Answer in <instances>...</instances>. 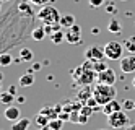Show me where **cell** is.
I'll use <instances>...</instances> for the list:
<instances>
[{
	"label": "cell",
	"mask_w": 135,
	"mask_h": 130,
	"mask_svg": "<svg viewBox=\"0 0 135 130\" xmlns=\"http://www.w3.org/2000/svg\"><path fill=\"white\" fill-rule=\"evenodd\" d=\"M115 94H117V89L114 88V85H103V83H98L94 86V91H93V96L96 98V101L99 103V106L103 107L104 104L111 103L112 99H115Z\"/></svg>",
	"instance_id": "6da1fadb"
},
{
	"label": "cell",
	"mask_w": 135,
	"mask_h": 130,
	"mask_svg": "<svg viewBox=\"0 0 135 130\" xmlns=\"http://www.w3.org/2000/svg\"><path fill=\"white\" fill-rule=\"evenodd\" d=\"M37 20L42 23V25H57L60 23V13L59 10L51 7V5H46V7H41V10L37 12Z\"/></svg>",
	"instance_id": "7a4b0ae2"
},
{
	"label": "cell",
	"mask_w": 135,
	"mask_h": 130,
	"mask_svg": "<svg viewBox=\"0 0 135 130\" xmlns=\"http://www.w3.org/2000/svg\"><path fill=\"white\" fill-rule=\"evenodd\" d=\"M104 54L109 60H120L124 57V46L117 41H109L104 46Z\"/></svg>",
	"instance_id": "3957f363"
},
{
	"label": "cell",
	"mask_w": 135,
	"mask_h": 130,
	"mask_svg": "<svg viewBox=\"0 0 135 130\" xmlns=\"http://www.w3.org/2000/svg\"><path fill=\"white\" fill-rule=\"evenodd\" d=\"M108 125L112 127V128H124L129 125V115L122 112V111H117V112H112L111 115H108Z\"/></svg>",
	"instance_id": "277c9868"
},
{
	"label": "cell",
	"mask_w": 135,
	"mask_h": 130,
	"mask_svg": "<svg viewBox=\"0 0 135 130\" xmlns=\"http://www.w3.org/2000/svg\"><path fill=\"white\" fill-rule=\"evenodd\" d=\"M103 57H106L104 47L101 49L99 46H91V47H88L85 51V59H86V60H90V62H93V64L103 60Z\"/></svg>",
	"instance_id": "5b68a950"
},
{
	"label": "cell",
	"mask_w": 135,
	"mask_h": 130,
	"mask_svg": "<svg viewBox=\"0 0 135 130\" xmlns=\"http://www.w3.org/2000/svg\"><path fill=\"white\" fill-rule=\"evenodd\" d=\"M65 41L69 42V44H80L81 42V29H80L78 25H73L72 28L67 29Z\"/></svg>",
	"instance_id": "8992f818"
},
{
	"label": "cell",
	"mask_w": 135,
	"mask_h": 130,
	"mask_svg": "<svg viewBox=\"0 0 135 130\" xmlns=\"http://www.w3.org/2000/svg\"><path fill=\"white\" fill-rule=\"evenodd\" d=\"M119 62H120V70L124 73H133L135 72V54L124 55Z\"/></svg>",
	"instance_id": "52a82bcc"
},
{
	"label": "cell",
	"mask_w": 135,
	"mask_h": 130,
	"mask_svg": "<svg viewBox=\"0 0 135 130\" xmlns=\"http://www.w3.org/2000/svg\"><path fill=\"white\" fill-rule=\"evenodd\" d=\"M115 80H117V75L112 68H106L104 72L98 73V83H103V85H114Z\"/></svg>",
	"instance_id": "ba28073f"
},
{
	"label": "cell",
	"mask_w": 135,
	"mask_h": 130,
	"mask_svg": "<svg viewBox=\"0 0 135 130\" xmlns=\"http://www.w3.org/2000/svg\"><path fill=\"white\" fill-rule=\"evenodd\" d=\"M3 117L7 119V121H10V122H16L18 119H21L20 117V109H18L16 106H8L5 109V112H3Z\"/></svg>",
	"instance_id": "9c48e42d"
},
{
	"label": "cell",
	"mask_w": 135,
	"mask_h": 130,
	"mask_svg": "<svg viewBox=\"0 0 135 130\" xmlns=\"http://www.w3.org/2000/svg\"><path fill=\"white\" fill-rule=\"evenodd\" d=\"M101 111H103V114H106V115H111L112 112H117V111H122V104H119L115 99H112L111 103H108V104H104L103 107H101Z\"/></svg>",
	"instance_id": "30bf717a"
},
{
	"label": "cell",
	"mask_w": 135,
	"mask_h": 130,
	"mask_svg": "<svg viewBox=\"0 0 135 130\" xmlns=\"http://www.w3.org/2000/svg\"><path fill=\"white\" fill-rule=\"evenodd\" d=\"M93 91H94V89H91L90 85H86V86H83L80 91H78V94H76V99H78L81 104H85L90 98H93Z\"/></svg>",
	"instance_id": "8fae6325"
},
{
	"label": "cell",
	"mask_w": 135,
	"mask_h": 130,
	"mask_svg": "<svg viewBox=\"0 0 135 130\" xmlns=\"http://www.w3.org/2000/svg\"><path fill=\"white\" fill-rule=\"evenodd\" d=\"M18 12H20L23 16H28V18L34 16V10H33V3L31 2H21L20 5H18Z\"/></svg>",
	"instance_id": "7c38bea8"
},
{
	"label": "cell",
	"mask_w": 135,
	"mask_h": 130,
	"mask_svg": "<svg viewBox=\"0 0 135 130\" xmlns=\"http://www.w3.org/2000/svg\"><path fill=\"white\" fill-rule=\"evenodd\" d=\"M34 81H36V78H34L33 70H30V72H26L25 75H21V76H20V80H18V83H20L21 86H25V88H28V86L34 85Z\"/></svg>",
	"instance_id": "4fadbf2b"
},
{
	"label": "cell",
	"mask_w": 135,
	"mask_h": 130,
	"mask_svg": "<svg viewBox=\"0 0 135 130\" xmlns=\"http://www.w3.org/2000/svg\"><path fill=\"white\" fill-rule=\"evenodd\" d=\"M30 125H31V121L23 117V119H18L16 122L12 124V130H28Z\"/></svg>",
	"instance_id": "5bb4252c"
},
{
	"label": "cell",
	"mask_w": 135,
	"mask_h": 130,
	"mask_svg": "<svg viewBox=\"0 0 135 130\" xmlns=\"http://www.w3.org/2000/svg\"><path fill=\"white\" fill-rule=\"evenodd\" d=\"M75 25V16L73 15H70V13H64L62 16H60V26L62 28H72Z\"/></svg>",
	"instance_id": "9a60e30c"
},
{
	"label": "cell",
	"mask_w": 135,
	"mask_h": 130,
	"mask_svg": "<svg viewBox=\"0 0 135 130\" xmlns=\"http://www.w3.org/2000/svg\"><path fill=\"white\" fill-rule=\"evenodd\" d=\"M108 31L112 33V34H120L122 26H120V21H119V20H115V18L111 20V21L108 23Z\"/></svg>",
	"instance_id": "2e32d148"
},
{
	"label": "cell",
	"mask_w": 135,
	"mask_h": 130,
	"mask_svg": "<svg viewBox=\"0 0 135 130\" xmlns=\"http://www.w3.org/2000/svg\"><path fill=\"white\" fill-rule=\"evenodd\" d=\"M44 36H46L44 26H37V28H34L31 31V39H33V41H42Z\"/></svg>",
	"instance_id": "e0dca14e"
},
{
	"label": "cell",
	"mask_w": 135,
	"mask_h": 130,
	"mask_svg": "<svg viewBox=\"0 0 135 130\" xmlns=\"http://www.w3.org/2000/svg\"><path fill=\"white\" fill-rule=\"evenodd\" d=\"M49 122H51V119L49 117H47V115H44V114H37L36 117H34V124L37 125V127H46V125H49Z\"/></svg>",
	"instance_id": "ac0fdd59"
},
{
	"label": "cell",
	"mask_w": 135,
	"mask_h": 130,
	"mask_svg": "<svg viewBox=\"0 0 135 130\" xmlns=\"http://www.w3.org/2000/svg\"><path fill=\"white\" fill-rule=\"evenodd\" d=\"M13 99H15V94H12V93H8V91L0 93V103H2L3 106H7V107L13 103Z\"/></svg>",
	"instance_id": "d6986e66"
},
{
	"label": "cell",
	"mask_w": 135,
	"mask_h": 130,
	"mask_svg": "<svg viewBox=\"0 0 135 130\" xmlns=\"http://www.w3.org/2000/svg\"><path fill=\"white\" fill-rule=\"evenodd\" d=\"M20 60L21 62H31L33 60V52L28 47H23L20 51Z\"/></svg>",
	"instance_id": "ffe728a7"
},
{
	"label": "cell",
	"mask_w": 135,
	"mask_h": 130,
	"mask_svg": "<svg viewBox=\"0 0 135 130\" xmlns=\"http://www.w3.org/2000/svg\"><path fill=\"white\" fill-rule=\"evenodd\" d=\"M51 41L54 44H60L65 41V33H62V29H59V31H55L54 34H51Z\"/></svg>",
	"instance_id": "44dd1931"
},
{
	"label": "cell",
	"mask_w": 135,
	"mask_h": 130,
	"mask_svg": "<svg viewBox=\"0 0 135 130\" xmlns=\"http://www.w3.org/2000/svg\"><path fill=\"white\" fill-rule=\"evenodd\" d=\"M12 62H13V59H12L10 52L0 54V67H8V65H12Z\"/></svg>",
	"instance_id": "7402d4cb"
},
{
	"label": "cell",
	"mask_w": 135,
	"mask_h": 130,
	"mask_svg": "<svg viewBox=\"0 0 135 130\" xmlns=\"http://www.w3.org/2000/svg\"><path fill=\"white\" fill-rule=\"evenodd\" d=\"M125 51L130 52V54H135V36H130L129 39H125Z\"/></svg>",
	"instance_id": "603a6c76"
},
{
	"label": "cell",
	"mask_w": 135,
	"mask_h": 130,
	"mask_svg": "<svg viewBox=\"0 0 135 130\" xmlns=\"http://www.w3.org/2000/svg\"><path fill=\"white\" fill-rule=\"evenodd\" d=\"M49 127H51V130H62V127H64V121L62 119H52V121L49 122Z\"/></svg>",
	"instance_id": "cb8c5ba5"
},
{
	"label": "cell",
	"mask_w": 135,
	"mask_h": 130,
	"mask_svg": "<svg viewBox=\"0 0 135 130\" xmlns=\"http://www.w3.org/2000/svg\"><path fill=\"white\" fill-rule=\"evenodd\" d=\"M106 68H109V67H108V64H106L104 60H99V62H94V64H93V70H94L96 73H101V72H104Z\"/></svg>",
	"instance_id": "d4e9b609"
},
{
	"label": "cell",
	"mask_w": 135,
	"mask_h": 130,
	"mask_svg": "<svg viewBox=\"0 0 135 130\" xmlns=\"http://www.w3.org/2000/svg\"><path fill=\"white\" fill-rule=\"evenodd\" d=\"M85 104H86V106H90L91 109H99V103L96 101V98H94V96H93V98H90Z\"/></svg>",
	"instance_id": "484cf974"
},
{
	"label": "cell",
	"mask_w": 135,
	"mask_h": 130,
	"mask_svg": "<svg viewBox=\"0 0 135 130\" xmlns=\"http://www.w3.org/2000/svg\"><path fill=\"white\" fill-rule=\"evenodd\" d=\"M122 107H125L127 111H130V109H135V103L132 101V99H125V101L122 103Z\"/></svg>",
	"instance_id": "4316f807"
},
{
	"label": "cell",
	"mask_w": 135,
	"mask_h": 130,
	"mask_svg": "<svg viewBox=\"0 0 135 130\" xmlns=\"http://www.w3.org/2000/svg\"><path fill=\"white\" fill-rule=\"evenodd\" d=\"M30 2L33 5H39V7H46L49 2H52V0H30Z\"/></svg>",
	"instance_id": "83f0119b"
},
{
	"label": "cell",
	"mask_w": 135,
	"mask_h": 130,
	"mask_svg": "<svg viewBox=\"0 0 135 130\" xmlns=\"http://www.w3.org/2000/svg\"><path fill=\"white\" fill-rule=\"evenodd\" d=\"M88 2L93 8H99L101 5H104V0H88Z\"/></svg>",
	"instance_id": "f1b7e54d"
},
{
	"label": "cell",
	"mask_w": 135,
	"mask_h": 130,
	"mask_svg": "<svg viewBox=\"0 0 135 130\" xmlns=\"http://www.w3.org/2000/svg\"><path fill=\"white\" fill-rule=\"evenodd\" d=\"M88 119H90V115H85V114H80V119H78V124H88Z\"/></svg>",
	"instance_id": "f546056e"
},
{
	"label": "cell",
	"mask_w": 135,
	"mask_h": 130,
	"mask_svg": "<svg viewBox=\"0 0 135 130\" xmlns=\"http://www.w3.org/2000/svg\"><path fill=\"white\" fill-rule=\"evenodd\" d=\"M8 93L16 94V86H15V85H10V86H8Z\"/></svg>",
	"instance_id": "4dcf8cb0"
},
{
	"label": "cell",
	"mask_w": 135,
	"mask_h": 130,
	"mask_svg": "<svg viewBox=\"0 0 135 130\" xmlns=\"http://www.w3.org/2000/svg\"><path fill=\"white\" fill-rule=\"evenodd\" d=\"M115 12H117V8L114 5H108V13H115Z\"/></svg>",
	"instance_id": "1f68e13d"
},
{
	"label": "cell",
	"mask_w": 135,
	"mask_h": 130,
	"mask_svg": "<svg viewBox=\"0 0 135 130\" xmlns=\"http://www.w3.org/2000/svg\"><path fill=\"white\" fill-rule=\"evenodd\" d=\"M125 130H135V124L133 125H127V127H125Z\"/></svg>",
	"instance_id": "d6a6232c"
},
{
	"label": "cell",
	"mask_w": 135,
	"mask_h": 130,
	"mask_svg": "<svg viewBox=\"0 0 135 130\" xmlns=\"http://www.w3.org/2000/svg\"><path fill=\"white\" fill-rule=\"evenodd\" d=\"M39 68H41L39 64H34V65H33V70H39Z\"/></svg>",
	"instance_id": "836d02e7"
},
{
	"label": "cell",
	"mask_w": 135,
	"mask_h": 130,
	"mask_svg": "<svg viewBox=\"0 0 135 130\" xmlns=\"http://www.w3.org/2000/svg\"><path fill=\"white\" fill-rule=\"evenodd\" d=\"M91 33H93V34H98L99 31H98V28H93V29H91Z\"/></svg>",
	"instance_id": "e575fe53"
},
{
	"label": "cell",
	"mask_w": 135,
	"mask_h": 130,
	"mask_svg": "<svg viewBox=\"0 0 135 130\" xmlns=\"http://www.w3.org/2000/svg\"><path fill=\"white\" fill-rule=\"evenodd\" d=\"M39 130H51V127H49V125H46V127H41Z\"/></svg>",
	"instance_id": "d590c367"
},
{
	"label": "cell",
	"mask_w": 135,
	"mask_h": 130,
	"mask_svg": "<svg viewBox=\"0 0 135 130\" xmlns=\"http://www.w3.org/2000/svg\"><path fill=\"white\" fill-rule=\"evenodd\" d=\"M132 86L135 88V76H133V80H132Z\"/></svg>",
	"instance_id": "8d00e7d4"
},
{
	"label": "cell",
	"mask_w": 135,
	"mask_h": 130,
	"mask_svg": "<svg viewBox=\"0 0 135 130\" xmlns=\"http://www.w3.org/2000/svg\"><path fill=\"white\" fill-rule=\"evenodd\" d=\"M2 80H3V73H2V72H0V81H2Z\"/></svg>",
	"instance_id": "74e56055"
},
{
	"label": "cell",
	"mask_w": 135,
	"mask_h": 130,
	"mask_svg": "<svg viewBox=\"0 0 135 130\" xmlns=\"http://www.w3.org/2000/svg\"><path fill=\"white\" fill-rule=\"evenodd\" d=\"M0 91H2V81H0Z\"/></svg>",
	"instance_id": "f35d334b"
},
{
	"label": "cell",
	"mask_w": 135,
	"mask_h": 130,
	"mask_svg": "<svg viewBox=\"0 0 135 130\" xmlns=\"http://www.w3.org/2000/svg\"><path fill=\"white\" fill-rule=\"evenodd\" d=\"M2 2H3V0H0V3H2Z\"/></svg>",
	"instance_id": "ab89813d"
},
{
	"label": "cell",
	"mask_w": 135,
	"mask_h": 130,
	"mask_svg": "<svg viewBox=\"0 0 135 130\" xmlns=\"http://www.w3.org/2000/svg\"><path fill=\"white\" fill-rule=\"evenodd\" d=\"M3 2H8V0H3Z\"/></svg>",
	"instance_id": "60d3db41"
},
{
	"label": "cell",
	"mask_w": 135,
	"mask_h": 130,
	"mask_svg": "<svg viewBox=\"0 0 135 130\" xmlns=\"http://www.w3.org/2000/svg\"><path fill=\"white\" fill-rule=\"evenodd\" d=\"M120 2H125V0H120Z\"/></svg>",
	"instance_id": "b9f144b4"
}]
</instances>
